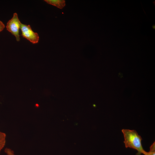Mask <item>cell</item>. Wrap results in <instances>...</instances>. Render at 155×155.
Instances as JSON below:
<instances>
[{
    "label": "cell",
    "instance_id": "cell-1",
    "mask_svg": "<svg viewBox=\"0 0 155 155\" xmlns=\"http://www.w3.org/2000/svg\"><path fill=\"white\" fill-rule=\"evenodd\" d=\"M121 131L123 134L125 148L136 150L137 151L136 155H141L144 150L142 144L141 137L134 130L123 129Z\"/></svg>",
    "mask_w": 155,
    "mask_h": 155
},
{
    "label": "cell",
    "instance_id": "cell-2",
    "mask_svg": "<svg viewBox=\"0 0 155 155\" xmlns=\"http://www.w3.org/2000/svg\"><path fill=\"white\" fill-rule=\"evenodd\" d=\"M21 23L18 18V14L15 13L12 18L7 22L6 26L7 30L14 36L17 41L20 40L19 30Z\"/></svg>",
    "mask_w": 155,
    "mask_h": 155
},
{
    "label": "cell",
    "instance_id": "cell-3",
    "mask_svg": "<svg viewBox=\"0 0 155 155\" xmlns=\"http://www.w3.org/2000/svg\"><path fill=\"white\" fill-rule=\"evenodd\" d=\"M21 36L33 44L38 42L39 36L38 34L34 32L29 25H27L21 23L20 27Z\"/></svg>",
    "mask_w": 155,
    "mask_h": 155
},
{
    "label": "cell",
    "instance_id": "cell-4",
    "mask_svg": "<svg viewBox=\"0 0 155 155\" xmlns=\"http://www.w3.org/2000/svg\"><path fill=\"white\" fill-rule=\"evenodd\" d=\"M44 1L48 4L60 9L63 8L65 5V1L64 0H44Z\"/></svg>",
    "mask_w": 155,
    "mask_h": 155
},
{
    "label": "cell",
    "instance_id": "cell-5",
    "mask_svg": "<svg viewBox=\"0 0 155 155\" xmlns=\"http://www.w3.org/2000/svg\"><path fill=\"white\" fill-rule=\"evenodd\" d=\"M6 138V134L0 131V152L5 145Z\"/></svg>",
    "mask_w": 155,
    "mask_h": 155
},
{
    "label": "cell",
    "instance_id": "cell-6",
    "mask_svg": "<svg viewBox=\"0 0 155 155\" xmlns=\"http://www.w3.org/2000/svg\"><path fill=\"white\" fill-rule=\"evenodd\" d=\"M5 152L7 155H15L13 151L9 148H6L5 150Z\"/></svg>",
    "mask_w": 155,
    "mask_h": 155
},
{
    "label": "cell",
    "instance_id": "cell-7",
    "mask_svg": "<svg viewBox=\"0 0 155 155\" xmlns=\"http://www.w3.org/2000/svg\"><path fill=\"white\" fill-rule=\"evenodd\" d=\"M142 154L144 155H155V152L150 151L149 152H146L144 150Z\"/></svg>",
    "mask_w": 155,
    "mask_h": 155
},
{
    "label": "cell",
    "instance_id": "cell-8",
    "mask_svg": "<svg viewBox=\"0 0 155 155\" xmlns=\"http://www.w3.org/2000/svg\"><path fill=\"white\" fill-rule=\"evenodd\" d=\"M150 151L155 152V142H154L152 144L150 147Z\"/></svg>",
    "mask_w": 155,
    "mask_h": 155
},
{
    "label": "cell",
    "instance_id": "cell-9",
    "mask_svg": "<svg viewBox=\"0 0 155 155\" xmlns=\"http://www.w3.org/2000/svg\"><path fill=\"white\" fill-rule=\"evenodd\" d=\"M5 28V25L0 20V32L2 31Z\"/></svg>",
    "mask_w": 155,
    "mask_h": 155
}]
</instances>
